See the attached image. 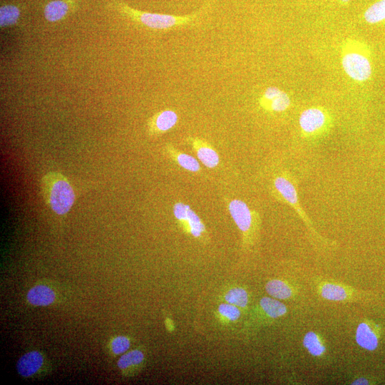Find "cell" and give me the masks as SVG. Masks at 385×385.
Returning a JSON list of instances; mask_svg holds the SVG:
<instances>
[{
	"label": "cell",
	"instance_id": "6da1fadb",
	"mask_svg": "<svg viewBox=\"0 0 385 385\" xmlns=\"http://www.w3.org/2000/svg\"><path fill=\"white\" fill-rule=\"evenodd\" d=\"M215 1V0H205L198 10L185 16L137 10L116 0L113 1V4L120 14L140 26L152 30L168 31L197 25L209 13Z\"/></svg>",
	"mask_w": 385,
	"mask_h": 385
},
{
	"label": "cell",
	"instance_id": "7a4b0ae2",
	"mask_svg": "<svg viewBox=\"0 0 385 385\" xmlns=\"http://www.w3.org/2000/svg\"><path fill=\"white\" fill-rule=\"evenodd\" d=\"M41 189L46 205L58 215L67 214L75 201V193L67 178L51 171L41 178Z\"/></svg>",
	"mask_w": 385,
	"mask_h": 385
},
{
	"label": "cell",
	"instance_id": "3957f363",
	"mask_svg": "<svg viewBox=\"0 0 385 385\" xmlns=\"http://www.w3.org/2000/svg\"><path fill=\"white\" fill-rule=\"evenodd\" d=\"M315 288L322 299L332 302H353L364 297L363 292L353 287L327 279H316Z\"/></svg>",
	"mask_w": 385,
	"mask_h": 385
},
{
	"label": "cell",
	"instance_id": "277c9868",
	"mask_svg": "<svg viewBox=\"0 0 385 385\" xmlns=\"http://www.w3.org/2000/svg\"><path fill=\"white\" fill-rule=\"evenodd\" d=\"M173 213L185 233L196 239L205 237L207 233L205 225L189 205L181 201L175 202L173 206Z\"/></svg>",
	"mask_w": 385,
	"mask_h": 385
},
{
	"label": "cell",
	"instance_id": "5b68a950",
	"mask_svg": "<svg viewBox=\"0 0 385 385\" xmlns=\"http://www.w3.org/2000/svg\"><path fill=\"white\" fill-rule=\"evenodd\" d=\"M342 63L346 73L355 81H364L371 76V61L363 53L347 52L343 56Z\"/></svg>",
	"mask_w": 385,
	"mask_h": 385
},
{
	"label": "cell",
	"instance_id": "8992f818",
	"mask_svg": "<svg viewBox=\"0 0 385 385\" xmlns=\"http://www.w3.org/2000/svg\"><path fill=\"white\" fill-rule=\"evenodd\" d=\"M227 209L239 230L245 237H249L254 225L255 213L244 201L239 199L231 200L227 204Z\"/></svg>",
	"mask_w": 385,
	"mask_h": 385
},
{
	"label": "cell",
	"instance_id": "52a82bcc",
	"mask_svg": "<svg viewBox=\"0 0 385 385\" xmlns=\"http://www.w3.org/2000/svg\"><path fill=\"white\" fill-rule=\"evenodd\" d=\"M178 115L173 109L158 111L147 122L148 133L150 136H159L173 128L178 123Z\"/></svg>",
	"mask_w": 385,
	"mask_h": 385
},
{
	"label": "cell",
	"instance_id": "ba28073f",
	"mask_svg": "<svg viewBox=\"0 0 385 385\" xmlns=\"http://www.w3.org/2000/svg\"><path fill=\"white\" fill-rule=\"evenodd\" d=\"M187 143L196 153L198 160L207 168H214L220 163L217 152L205 140L198 137L188 136Z\"/></svg>",
	"mask_w": 385,
	"mask_h": 385
},
{
	"label": "cell",
	"instance_id": "9c48e42d",
	"mask_svg": "<svg viewBox=\"0 0 385 385\" xmlns=\"http://www.w3.org/2000/svg\"><path fill=\"white\" fill-rule=\"evenodd\" d=\"M46 360L38 351H31L23 354L16 363V370L23 377H31L38 374L44 366Z\"/></svg>",
	"mask_w": 385,
	"mask_h": 385
},
{
	"label": "cell",
	"instance_id": "30bf717a",
	"mask_svg": "<svg viewBox=\"0 0 385 385\" xmlns=\"http://www.w3.org/2000/svg\"><path fill=\"white\" fill-rule=\"evenodd\" d=\"M289 96L275 86L267 87L260 99V105L267 111L282 112L290 105Z\"/></svg>",
	"mask_w": 385,
	"mask_h": 385
},
{
	"label": "cell",
	"instance_id": "8fae6325",
	"mask_svg": "<svg viewBox=\"0 0 385 385\" xmlns=\"http://www.w3.org/2000/svg\"><path fill=\"white\" fill-rule=\"evenodd\" d=\"M287 312V306L278 299L268 297H262L255 312L257 318L268 319H276Z\"/></svg>",
	"mask_w": 385,
	"mask_h": 385
},
{
	"label": "cell",
	"instance_id": "7c38bea8",
	"mask_svg": "<svg viewBox=\"0 0 385 385\" xmlns=\"http://www.w3.org/2000/svg\"><path fill=\"white\" fill-rule=\"evenodd\" d=\"M299 122L300 128L304 133H314L324 125L326 115L321 109L310 108L301 113Z\"/></svg>",
	"mask_w": 385,
	"mask_h": 385
},
{
	"label": "cell",
	"instance_id": "4fadbf2b",
	"mask_svg": "<svg viewBox=\"0 0 385 385\" xmlns=\"http://www.w3.org/2000/svg\"><path fill=\"white\" fill-rule=\"evenodd\" d=\"M57 298L55 290L48 285L37 284L26 294L27 302L36 307H46L53 304Z\"/></svg>",
	"mask_w": 385,
	"mask_h": 385
},
{
	"label": "cell",
	"instance_id": "5bb4252c",
	"mask_svg": "<svg viewBox=\"0 0 385 385\" xmlns=\"http://www.w3.org/2000/svg\"><path fill=\"white\" fill-rule=\"evenodd\" d=\"M355 339L360 347L368 351L375 350L379 345V336L372 324L366 321L358 324Z\"/></svg>",
	"mask_w": 385,
	"mask_h": 385
},
{
	"label": "cell",
	"instance_id": "9a60e30c",
	"mask_svg": "<svg viewBox=\"0 0 385 385\" xmlns=\"http://www.w3.org/2000/svg\"><path fill=\"white\" fill-rule=\"evenodd\" d=\"M164 149L168 158L185 170L191 173L200 170V165L193 156L178 150L171 143H166Z\"/></svg>",
	"mask_w": 385,
	"mask_h": 385
},
{
	"label": "cell",
	"instance_id": "2e32d148",
	"mask_svg": "<svg viewBox=\"0 0 385 385\" xmlns=\"http://www.w3.org/2000/svg\"><path fill=\"white\" fill-rule=\"evenodd\" d=\"M267 293L277 299H289L296 296V289L289 282L274 279L265 285Z\"/></svg>",
	"mask_w": 385,
	"mask_h": 385
},
{
	"label": "cell",
	"instance_id": "e0dca14e",
	"mask_svg": "<svg viewBox=\"0 0 385 385\" xmlns=\"http://www.w3.org/2000/svg\"><path fill=\"white\" fill-rule=\"evenodd\" d=\"M73 2L75 0H54L48 2L43 9L44 17L50 22L62 19L66 16Z\"/></svg>",
	"mask_w": 385,
	"mask_h": 385
},
{
	"label": "cell",
	"instance_id": "ac0fdd59",
	"mask_svg": "<svg viewBox=\"0 0 385 385\" xmlns=\"http://www.w3.org/2000/svg\"><path fill=\"white\" fill-rule=\"evenodd\" d=\"M302 344L309 354L314 357H321L326 353L327 347L324 339L314 331H309L304 334Z\"/></svg>",
	"mask_w": 385,
	"mask_h": 385
},
{
	"label": "cell",
	"instance_id": "d6986e66",
	"mask_svg": "<svg viewBox=\"0 0 385 385\" xmlns=\"http://www.w3.org/2000/svg\"><path fill=\"white\" fill-rule=\"evenodd\" d=\"M144 354L139 349L131 350L123 354L117 362L123 372H128L138 368L144 361Z\"/></svg>",
	"mask_w": 385,
	"mask_h": 385
},
{
	"label": "cell",
	"instance_id": "ffe728a7",
	"mask_svg": "<svg viewBox=\"0 0 385 385\" xmlns=\"http://www.w3.org/2000/svg\"><path fill=\"white\" fill-rule=\"evenodd\" d=\"M364 19L371 24L385 21V0H377L370 5L364 13Z\"/></svg>",
	"mask_w": 385,
	"mask_h": 385
},
{
	"label": "cell",
	"instance_id": "44dd1931",
	"mask_svg": "<svg viewBox=\"0 0 385 385\" xmlns=\"http://www.w3.org/2000/svg\"><path fill=\"white\" fill-rule=\"evenodd\" d=\"M20 16L19 9L14 5H4L0 7V26L5 27L16 24Z\"/></svg>",
	"mask_w": 385,
	"mask_h": 385
},
{
	"label": "cell",
	"instance_id": "7402d4cb",
	"mask_svg": "<svg viewBox=\"0 0 385 385\" xmlns=\"http://www.w3.org/2000/svg\"><path fill=\"white\" fill-rule=\"evenodd\" d=\"M225 299L227 303L242 308L246 307L248 304V294L241 287H235L230 289L225 294Z\"/></svg>",
	"mask_w": 385,
	"mask_h": 385
},
{
	"label": "cell",
	"instance_id": "603a6c76",
	"mask_svg": "<svg viewBox=\"0 0 385 385\" xmlns=\"http://www.w3.org/2000/svg\"><path fill=\"white\" fill-rule=\"evenodd\" d=\"M130 339L125 336L115 337L110 342L111 351L115 355L123 354L130 348Z\"/></svg>",
	"mask_w": 385,
	"mask_h": 385
},
{
	"label": "cell",
	"instance_id": "cb8c5ba5",
	"mask_svg": "<svg viewBox=\"0 0 385 385\" xmlns=\"http://www.w3.org/2000/svg\"><path fill=\"white\" fill-rule=\"evenodd\" d=\"M218 311L221 315L231 321L238 319L240 316V311L237 307L230 303L221 304Z\"/></svg>",
	"mask_w": 385,
	"mask_h": 385
},
{
	"label": "cell",
	"instance_id": "d4e9b609",
	"mask_svg": "<svg viewBox=\"0 0 385 385\" xmlns=\"http://www.w3.org/2000/svg\"><path fill=\"white\" fill-rule=\"evenodd\" d=\"M350 384L353 385L369 384V381L364 376H359L352 380Z\"/></svg>",
	"mask_w": 385,
	"mask_h": 385
},
{
	"label": "cell",
	"instance_id": "484cf974",
	"mask_svg": "<svg viewBox=\"0 0 385 385\" xmlns=\"http://www.w3.org/2000/svg\"><path fill=\"white\" fill-rule=\"evenodd\" d=\"M165 324H166L167 328L169 330H171L173 328V324H172L170 319H167V320L165 322Z\"/></svg>",
	"mask_w": 385,
	"mask_h": 385
},
{
	"label": "cell",
	"instance_id": "4316f807",
	"mask_svg": "<svg viewBox=\"0 0 385 385\" xmlns=\"http://www.w3.org/2000/svg\"><path fill=\"white\" fill-rule=\"evenodd\" d=\"M342 3H347L349 1H350L351 0H339Z\"/></svg>",
	"mask_w": 385,
	"mask_h": 385
}]
</instances>
